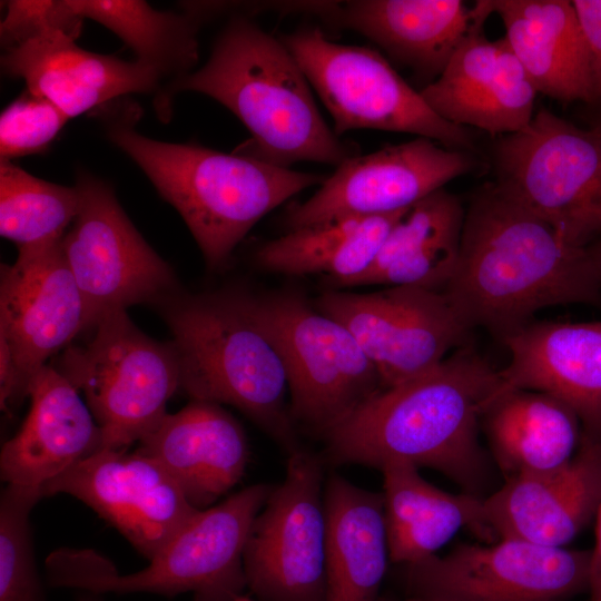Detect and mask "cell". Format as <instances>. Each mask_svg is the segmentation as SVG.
I'll return each mask as SVG.
<instances>
[{"label":"cell","instance_id":"30bf717a","mask_svg":"<svg viewBox=\"0 0 601 601\" xmlns=\"http://www.w3.org/2000/svg\"><path fill=\"white\" fill-rule=\"evenodd\" d=\"M497 184L579 247L601 234V129L540 109L495 147Z\"/></svg>","mask_w":601,"mask_h":601},{"label":"cell","instance_id":"4dcf8cb0","mask_svg":"<svg viewBox=\"0 0 601 601\" xmlns=\"http://www.w3.org/2000/svg\"><path fill=\"white\" fill-rule=\"evenodd\" d=\"M69 17L92 19L121 38L138 60L160 68L185 70L197 61V22L190 16L154 10L142 1L65 0Z\"/></svg>","mask_w":601,"mask_h":601},{"label":"cell","instance_id":"277c9868","mask_svg":"<svg viewBox=\"0 0 601 601\" xmlns=\"http://www.w3.org/2000/svg\"><path fill=\"white\" fill-rule=\"evenodd\" d=\"M156 305L173 334L180 388L195 401L237 407L289 453L298 449L285 403V365L248 293L178 290Z\"/></svg>","mask_w":601,"mask_h":601},{"label":"cell","instance_id":"ffe728a7","mask_svg":"<svg viewBox=\"0 0 601 601\" xmlns=\"http://www.w3.org/2000/svg\"><path fill=\"white\" fill-rule=\"evenodd\" d=\"M510 362L494 400L516 390L565 404L584 432L601 436V322H531L502 339Z\"/></svg>","mask_w":601,"mask_h":601},{"label":"cell","instance_id":"7402d4cb","mask_svg":"<svg viewBox=\"0 0 601 601\" xmlns=\"http://www.w3.org/2000/svg\"><path fill=\"white\" fill-rule=\"evenodd\" d=\"M76 36L45 30L9 47L1 59L7 75L22 78L27 90L43 97L69 119L131 92L156 89L166 73L140 60L82 49Z\"/></svg>","mask_w":601,"mask_h":601},{"label":"cell","instance_id":"836d02e7","mask_svg":"<svg viewBox=\"0 0 601 601\" xmlns=\"http://www.w3.org/2000/svg\"><path fill=\"white\" fill-rule=\"evenodd\" d=\"M69 118L48 99L29 90L13 100L0 117V158L37 154L57 137Z\"/></svg>","mask_w":601,"mask_h":601},{"label":"cell","instance_id":"603a6c76","mask_svg":"<svg viewBox=\"0 0 601 601\" xmlns=\"http://www.w3.org/2000/svg\"><path fill=\"white\" fill-rule=\"evenodd\" d=\"M29 413L0 454L10 485L41 489L102 449L100 428L77 388L47 364L31 378Z\"/></svg>","mask_w":601,"mask_h":601},{"label":"cell","instance_id":"f35d334b","mask_svg":"<svg viewBox=\"0 0 601 601\" xmlns=\"http://www.w3.org/2000/svg\"><path fill=\"white\" fill-rule=\"evenodd\" d=\"M93 595L95 594H86V595L81 597L78 601H99Z\"/></svg>","mask_w":601,"mask_h":601},{"label":"cell","instance_id":"e0dca14e","mask_svg":"<svg viewBox=\"0 0 601 601\" xmlns=\"http://www.w3.org/2000/svg\"><path fill=\"white\" fill-rule=\"evenodd\" d=\"M18 250L12 265H1L0 337L10 348L24 398L35 374L90 326L62 239Z\"/></svg>","mask_w":601,"mask_h":601},{"label":"cell","instance_id":"4fadbf2b","mask_svg":"<svg viewBox=\"0 0 601 601\" xmlns=\"http://www.w3.org/2000/svg\"><path fill=\"white\" fill-rule=\"evenodd\" d=\"M79 213L62 238L65 257L88 312L89 326L107 314L157 304L178 292L171 267L145 242L110 186L78 175Z\"/></svg>","mask_w":601,"mask_h":601},{"label":"cell","instance_id":"52a82bcc","mask_svg":"<svg viewBox=\"0 0 601 601\" xmlns=\"http://www.w3.org/2000/svg\"><path fill=\"white\" fill-rule=\"evenodd\" d=\"M85 346L69 345L55 367L82 391L102 437V449L124 450L156 428L180 388L171 343L142 333L126 311L105 315ZM101 449V450H102Z\"/></svg>","mask_w":601,"mask_h":601},{"label":"cell","instance_id":"ab89813d","mask_svg":"<svg viewBox=\"0 0 601 601\" xmlns=\"http://www.w3.org/2000/svg\"><path fill=\"white\" fill-rule=\"evenodd\" d=\"M234 601H253V600L247 599V598H243V597L239 595V597L236 598Z\"/></svg>","mask_w":601,"mask_h":601},{"label":"cell","instance_id":"d4e9b609","mask_svg":"<svg viewBox=\"0 0 601 601\" xmlns=\"http://www.w3.org/2000/svg\"><path fill=\"white\" fill-rule=\"evenodd\" d=\"M489 4L538 93L592 102L588 52L571 1L489 0Z\"/></svg>","mask_w":601,"mask_h":601},{"label":"cell","instance_id":"ba28073f","mask_svg":"<svg viewBox=\"0 0 601 601\" xmlns=\"http://www.w3.org/2000/svg\"><path fill=\"white\" fill-rule=\"evenodd\" d=\"M248 302L285 365L293 422L324 435L384 390L352 333L298 293L248 294Z\"/></svg>","mask_w":601,"mask_h":601},{"label":"cell","instance_id":"44dd1931","mask_svg":"<svg viewBox=\"0 0 601 601\" xmlns=\"http://www.w3.org/2000/svg\"><path fill=\"white\" fill-rule=\"evenodd\" d=\"M492 13L489 1L469 8L460 0L319 1L315 16L356 31L418 77L434 81L474 24Z\"/></svg>","mask_w":601,"mask_h":601},{"label":"cell","instance_id":"f1b7e54d","mask_svg":"<svg viewBox=\"0 0 601 601\" xmlns=\"http://www.w3.org/2000/svg\"><path fill=\"white\" fill-rule=\"evenodd\" d=\"M580 424L565 404L529 390L499 396L481 421L491 457L505 480L566 463L580 445Z\"/></svg>","mask_w":601,"mask_h":601},{"label":"cell","instance_id":"7c38bea8","mask_svg":"<svg viewBox=\"0 0 601 601\" xmlns=\"http://www.w3.org/2000/svg\"><path fill=\"white\" fill-rule=\"evenodd\" d=\"M322 462L290 452L283 482L250 528L243 565L263 601H324L327 522Z\"/></svg>","mask_w":601,"mask_h":601},{"label":"cell","instance_id":"d6986e66","mask_svg":"<svg viewBox=\"0 0 601 601\" xmlns=\"http://www.w3.org/2000/svg\"><path fill=\"white\" fill-rule=\"evenodd\" d=\"M480 19L442 73L420 90L431 109L446 121L491 135L525 130L538 95L505 38L489 40Z\"/></svg>","mask_w":601,"mask_h":601},{"label":"cell","instance_id":"2e32d148","mask_svg":"<svg viewBox=\"0 0 601 601\" xmlns=\"http://www.w3.org/2000/svg\"><path fill=\"white\" fill-rule=\"evenodd\" d=\"M475 167L471 151L450 149L423 137L353 155L313 196L294 205L285 221L290 230L341 216L404 210Z\"/></svg>","mask_w":601,"mask_h":601},{"label":"cell","instance_id":"83f0119b","mask_svg":"<svg viewBox=\"0 0 601 601\" xmlns=\"http://www.w3.org/2000/svg\"><path fill=\"white\" fill-rule=\"evenodd\" d=\"M381 471L390 561L405 565L427 559L463 528L492 540L483 497L442 491L407 463H390Z\"/></svg>","mask_w":601,"mask_h":601},{"label":"cell","instance_id":"3957f363","mask_svg":"<svg viewBox=\"0 0 601 601\" xmlns=\"http://www.w3.org/2000/svg\"><path fill=\"white\" fill-rule=\"evenodd\" d=\"M184 90L211 97L242 120L252 134L246 156L283 168L304 160L337 167L353 156L287 47L244 17L227 24L200 69L170 88Z\"/></svg>","mask_w":601,"mask_h":601},{"label":"cell","instance_id":"e575fe53","mask_svg":"<svg viewBox=\"0 0 601 601\" xmlns=\"http://www.w3.org/2000/svg\"><path fill=\"white\" fill-rule=\"evenodd\" d=\"M588 52L592 101L601 100V0H573Z\"/></svg>","mask_w":601,"mask_h":601},{"label":"cell","instance_id":"60d3db41","mask_svg":"<svg viewBox=\"0 0 601 601\" xmlns=\"http://www.w3.org/2000/svg\"><path fill=\"white\" fill-rule=\"evenodd\" d=\"M601 129V127H599Z\"/></svg>","mask_w":601,"mask_h":601},{"label":"cell","instance_id":"8fae6325","mask_svg":"<svg viewBox=\"0 0 601 601\" xmlns=\"http://www.w3.org/2000/svg\"><path fill=\"white\" fill-rule=\"evenodd\" d=\"M591 550L520 539L459 544L403 565L410 597L440 601H568L589 591Z\"/></svg>","mask_w":601,"mask_h":601},{"label":"cell","instance_id":"8992f818","mask_svg":"<svg viewBox=\"0 0 601 601\" xmlns=\"http://www.w3.org/2000/svg\"><path fill=\"white\" fill-rule=\"evenodd\" d=\"M272 491L255 484L200 510L142 570L122 575L95 551L66 549L48 558V581L93 594L191 592L194 601H234L247 587L243 556L250 528Z\"/></svg>","mask_w":601,"mask_h":601},{"label":"cell","instance_id":"ac0fdd59","mask_svg":"<svg viewBox=\"0 0 601 601\" xmlns=\"http://www.w3.org/2000/svg\"><path fill=\"white\" fill-rule=\"evenodd\" d=\"M600 502L601 436L582 433L566 463L505 480L483 497V511L492 538L564 546L595 518Z\"/></svg>","mask_w":601,"mask_h":601},{"label":"cell","instance_id":"7a4b0ae2","mask_svg":"<svg viewBox=\"0 0 601 601\" xmlns=\"http://www.w3.org/2000/svg\"><path fill=\"white\" fill-rule=\"evenodd\" d=\"M497 386L499 371L471 345L459 348L427 372L382 390L327 431V459L378 470L394 462L425 466L480 496L491 459L479 433Z\"/></svg>","mask_w":601,"mask_h":601},{"label":"cell","instance_id":"6da1fadb","mask_svg":"<svg viewBox=\"0 0 601 601\" xmlns=\"http://www.w3.org/2000/svg\"><path fill=\"white\" fill-rule=\"evenodd\" d=\"M443 293L470 329L503 339L546 307L598 303L601 275L587 247L570 244L495 183L465 210L459 262Z\"/></svg>","mask_w":601,"mask_h":601},{"label":"cell","instance_id":"cb8c5ba5","mask_svg":"<svg viewBox=\"0 0 601 601\" xmlns=\"http://www.w3.org/2000/svg\"><path fill=\"white\" fill-rule=\"evenodd\" d=\"M138 451L157 461L198 510L239 482L249 450L237 420L219 404L195 401L167 414Z\"/></svg>","mask_w":601,"mask_h":601},{"label":"cell","instance_id":"9a60e30c","mask_svg":"<svg viewBox=\"0 0 601 601\" xmlns=\"http://www.w3.org/2000/svg\"><path fill=\"white\" fill-rule=\"evenodd\" d=\"M69 494L116 528L149 561L200 511L152 457L102 449L41 486Z\"/></svg>","mask_w":601,"mask_h":601},{"label":"cell","instance_id":"9c48e42d","mask_svg":"<svg viewBox=\"0 0 601 601\" xmlns=\"http://www.w3.org/2000/svg\"><path fill=\"white\" fill-rule=\"evenodd\" d=\"M334 120L336 136L375 129L412 134L471 151L466 127L441 118L377 51L329 41L317 27L282 39Z\"/></svg>","mask_w":601,"mask_h":601},{"label":"cell","instance_id":"f546056e","mask_svg":"<svg viewBox=\"0 0 601 601\" xmlns=\"http://www.w3.org/2000/svg\"><path fill=\"white\" fill-rule=\"evenodd\" d=\"M407 209L341 216L287 230L262 244L254 254L255 263L283 275H324L334 286L347 287L372 265L387 234Z\"/></svg>","mask_w":601,"mask_h":601},{"label":"cell","instance_id":"d6a6232c","mask_svg":"<svg viewBox=\"0 0 601 601\" xmlns=\"http://www.w3.org/2000/svg\"><path fill=\"white\" fill-rule=\"evenodd\" d=\"M40 489L7 484L0 500V601H47L37 571L29 515Z\"/></svg>","mask_w":601,"mask_h":601},{"label":"cell","instance_id":"d590c367","mask_svg":"<svg viewBox=\"0 0 601 601\" xmlns=\"http://www.w3.org/2000/svg\"><path fill=\"white\" fill-rule=\"evenodd\" d=\"M595 542L591 550L589 595L590 601H601V502L595 514Z\"/></svg>","mask_w":601,"mask_h":601},{"label":"cell","instance_id":"74e56055","mask_svg":"<svg viewBox=\"0 0 601 601\" xmlns=\"http://www.w3.org/2000/svg\"><path fill=\"white\" fill-rule=\"evenodd\" d=\"M377 601H395V600H388V599H384V598H378ZM402 601H440V600H431V599H422V598L408 597L407 599L402 600Z\"/></svg>","mask_w":601,"mask_h":601},{"label":"cell","instance_id":"8d00e7d4","mask_svg":"<svg viewBox=\"0 0 601 601\" xmlns=\"http://www.w3.org/2000/svg\"><path fill=\"white\" fill-rule=\"evenodd\" d=\"M591 255L593 257V260L599 269V273L601 275V246H599L597 249L590 250Z\"/></svg>","mask_w":601,"mask_h":601},{"label":"cell","instance_id":"4316f807","mask_svg":"<svg viewBox=\"0 0 601 601\" xmlns=\"http://www.w3.org/2000/svg\"><path fill=\"white\" fill-rule=\"evenodd\" d=\"M324 505V601H377L390 560L383 494L332 475L325 484Z\"/></svg>","mask_w":601,"mask_h":601},{"label":"cell","instance_id":"484cf974","mask_svg":"<svg viewBox=\"0 0 601 601\" xmlns=\"http://www.w3.org/2000/svg\"><path fill=\"white\" fill-rule=\"evenodd\" d=\"M465 209L439 189L412 205L395 223L375 259L348 286H415L443 292L460 256Z\"/></svg>","mask_w":601,"mask_h":601},{"label":"cell","instance_id":"5b68a950","mask_svg":"<svg viewBox=\"0 0 601 601\" xmlns=\"http://www.w3.org/2000/svg\"><path fill=\"white\" fill-rule=\"evenodd\" d=\"M109 137L180 214L210 269L226 264L267 213L326 179L246 155L154 140L121 125Z\"/></svg>","mask_w":601,"mask_h":601},{"label":"cell","instance_id":"1f68e13d","mask_svg":"<svg viewBox=\"0 0 601 601\" xmlns=\"http://www.w3.org/2000/svg\"><path fill=\"white\" fill-rule=\"evenodd\" d=\"M80 203L77 186L46 181L11 161H1L0 234L18 249L60 242Z\"/></svg>","mask_w":601,"mask_h":601},{"label":"cell","instance_id":"5bb4252c","mask_svg":"<svg viewBox=\"0 0 601 601\" xmlns=\"http://www.w3.org/2000/svg\"><path fill=\"white\" fill-rule=\"evenodd\" d=\"M314 306L352 333L375 365L383 388L427 372L471 344V329L440 290L415 286L364 294L329 289Z\"/></svg>","mask_w":601,"mask_h":601}]
</instances>
